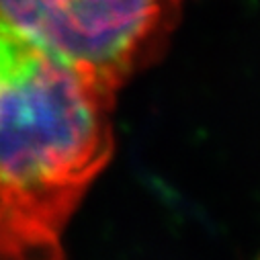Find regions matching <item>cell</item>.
<instances>
[{
  "mask_svg": "<svg viewBox=\"0 0 260 260\" xmlns=\"http://www.w3.org/2000/svg\"><path fill=\"white\" fill-rule=\"evenodd\" d=\"M113 96L0 27V260H63L61 234L113 154Z\"/></svg>",
  "mask_w": 260,
  "mask_h": 260,
  "instance_id": "obj_1",
  "label": "cell"
},
{
  "mask_svg": "<svg viewBox=\"0 0 260 260\" xmlns=\"http://www.w3.org/2000/svg\"><path fill=\"white\" fill-rule=\"evenodd\" d=\"M176 11L178 0H0V27L117 92L158 55Z\"/></svg>",
  "mask_w": 260,
  "mask_h": 260,
  "instance_id": "obj_2",
  "label": "cell"
}]
</instances>
